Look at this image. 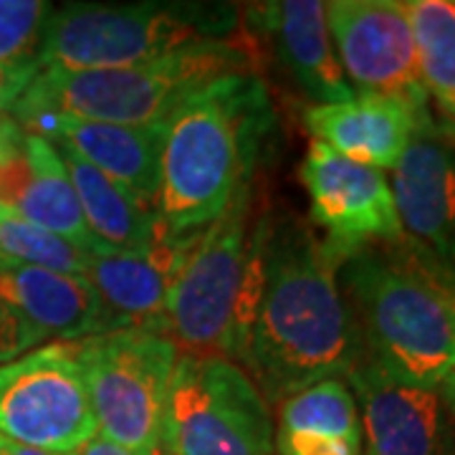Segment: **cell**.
I'll list each match as a JSON object with an SVG mask.
<instances>
[{
	"mask_svg": "<svg viewBox=\"0 0 455 455\" xmlns=\"http://www.w3.org/2000/svg\"><path fill=\"white\" fill-rule=\"evenodd\" d=\"M337 266L296 215L266 212L251 228L230 362L263 400L281 403L322 379H341L362 359Z\"/></svg>",
	"mask_w": 455,
	"mask_h": 455,
	"instance_id": "1",
	"label": "cell"
},
{
	"mask_svg": "<svg viewBox=\"0 0 455 455\" xmlns=\"http://www.w3.org/2000/svg\"><path fill=\"white\" fill-rule=\"evenodd\" d=\"M274 132L268 89L256 71L215 79L164 122L155 230L193 243L245 193Z\"/></svg>",
	"mask_w": 455,
	"mask_h": 455,
	"instance_id": "2",
	"label": "cell"
},
{
	"mask_svg": "<svg viewBox=\"0 0 455 455\" xmlns=\"http://www.w3.org/2000/svg\"><path fill=\"white\" fill-rule=\"evenodd\" d=\"M337 281L362 359L397 382L438 390L455 370V311L405 243L355 248Z\"/></svg>",
	"mask_w": 455,
	"mask_h": 455,
	"instance_id": "3",
	"label": "cell"
},
{
	"mask_svg": "<svg viewBox=\"0 0 455 455\" xmlns=\"http://www.w3.org/2000/svg\"><path fill=\"white\" fill-rule=\"evenodd\" d=\"M241 36L228 3H66L51 8L38 44L41 68H137L205 44Z\"/></svg>",
	"mask_w": 455,
	"mask_h": 455,
	"instance_id": "4",
	"label": "cell"
},
{
	"mask_svg": "<svg viewBox=\"0 0 455 455\" xmlns=\"http://www.w3.org/2000/svg\"><path fill=\"white\" fill-rule=\"evenodd\" d=\"M248 38L178 51L170 59L137 68L59 71L41 68L13 104L18 124L38 114H66L92 122L155 127L188 97L220 76L253 71Z\"/></svg>",
	"mask_w": 455,
	"mask_h": 455,
	"instance_id": "5",
	"label": "cell"
},
{
	"mask_svg": "<svg viewBox=\"0 0 455 455\" xmlns=\"http://www.w3.org/2000/svg\"><path fill=\"white\" fill-rule=\"evenodd\" d=\"M167 455H274V420L253 379L230 359L182 355L163 415Z\"/></svg>",
	"mask_w": 455,
	"mask_h": 455,
	"instance_id": "6",
	"label": "cell"
},
{
	"mask_svg": "<svg viewBox=\"0 0 455 455\" xmlns=\"http://www.w3.org/2000/svg\"><path fill=\"white\" fill-rule=\"evenodd\" d=\"M99 430L132 453L163 451L167 387L178 347L163 331L124 329L79 341Z\"/></svg>",
	"mask_w": 455,
	"mask_h": 455,
	"instance_id": "7",
	"label": "cell"
},
{
	"mask_svg": "<svg viewBox=\"0 0 455 455\" xmlns=\"http://www.w3.org/2000/svg\"><path fill=\"white\" fill-rule=\"evenodd\" d=\"M251 193L238 197L190 245L170 283L164 307L167 337L188 357L230 359L235 311L248 271Z\"/></svg>",
	"mask_w": 455,
	"mask_h": 455,
	"instance_id": "8",
	"label": "cell"
},
{
	"mask_svg": "<svg viewBox=\"0 0 455 455\" xmlns=\"http://www.w3.org/2000/svg\"><path fill=\"white\" fill-rule=\"evenodd\" d=\"M0 435L59 455L99 435L79 341H53L0 364Z\"/></svg>",
	"mask_w": 455,
	"mask_h": 455,
	"instance_id": "9",
	"label": "cell"
},
{
	"mask_svg": "<svg viewBox=\"0 0 455 455\" xmlns=\"http://www.w3.org/2000/svg\"><path fill=\"white\" fill-rule=\"evenodd\" d=\"M326 20L344 76L357 94L403 99L420 112L430 109L405 3L334 0L326 3Z\"/></svg>",
	"mask_w": 455,
	"mask_h": 455,
	"instance_id": "10",
	"label": "cell"
},
{
	"mask_svg": "<svg viewBox=\"0 0 455 455\" xmlns=\"http://www.w3.org/2000/svg\"><path fill=\"white\" fill-rule=\"evenodd\" d=\"M403 243L427 268L455 276V124L427 119L392 170Z\"/></svg>",
	"mask_w": 455,
	"mask_h": 455,
	"instance_id": "11",
	"label": "cell"
},
{
	"mask_svg": "<svg viewBox=\"0 0 455 455\" xmlns=\"http://www.w3.org/2000/svg\"><path fill=\"white\" fill-rule=\"evenodd\" d=\"M314 223L326 233V251L341 260L355 248L370 243H400L392 188L382 170L352 163L322 142H311L299 164Z\"/></svg>",
	"mask_w": 455,
	"mask_h": 455,
	"instance_id": "12",
	"label": "cell"
},
{
	"mask_svg": "<svg viewBox=\"0 0 455 455\" xmlns=\"http://www.w3.org/2000/svg\"><path fill=\"white\" fill-rule=\"evenodd\" d=\"M364 455H455V423L438 390L415 387L359 359L347 374Z\"/></svg>",
	"mask_w": 455,
	"mask_h": 455,
	"instance_id": "13",
	"label": "cell"
},
{
	"mask_svg": "<svg viewBox=\"0 0 455 455\" xmlns=\"http://www.w3.org/2000/svg\"><path fill=\"white\" fill-rule=\"evenodd\" d=\"M20 130L46 140L53 147H66L76 152L82 160L97 167L101 175L124 188L137 203L155 212L164 124L124 127L66 114H38L23 122Z\"/></svg>",
	"mask_w": 455,
	"mask_h": 455,
	"instance_id": "14",
	"label": "cell"
},
{
	"mask_svg": "<svg viewBox=\"0 0 455 455\" xmlns=\"http://www.w3.org/2000/svg\"><path fill=\"white\" fill-rule=\"evenodd\" d=\"M245 23L263 33L299 92L319 104H344L357 97L344 76L322 0H281L248 5Z\"/></svg>",
	"mask_w": 455,
	"mask_h": 455,
	"instance_id": "15",
	"label": "cell"
},
{
	"mask_svg": "<svg viewBox=\"0 0 455 455\" xmlns=\"http://www.w3.org/2000/svg\"><path fill=\"white\" fill-rule=\"evenodd\" d=\"M433 112H420L403 99L357 94L344 104H319L304 114L309 134L352 163L395 170L418 127Z\"/></svg>",
	"mask_w": 455,
	"mask_h": 455,
	"instance_id": "16",
	"label": "cell"
},
{
	"mask_svg": "<svg viewBox=\"0 0 455 455\" xmlns=\"http://www.w3.org/2000/svg\"><path fill=\"white\" fill-rule=\"evenodd\" d=\"M84 278L97 291L101 334L124 329L167 334L164 307L175 268L152 245L145 251H92Z\"/></svg>",
	"mask_w": 455,
	"mask_h": 455,
	"instance_id": "17",
	"label": "cell"
},
{
	"mask_svg": "<svg viewBox=\"0 0 455 455\" xmlns=\"http://www.w3.org/2000/svg\"><path fill=\"white\" fill-rule=\"evenodd\" d=\"M0 301L16 311L41 339L82 341L101 334L97 291L84 276L33 266H3Z\"/></svg>",
	"mask_w": 455,
	"mask_h": 455,
	"instance_id": "18",
	"label": "cell"
},
{
	"mask_svg": "<svg viewBox=\"0 0 455 455\" xmlns=\"http://www.w3.org/2000/svg\"><path fill=\"white\" fill-rule=\"evenodd\" d=\"M362 423L349 385L334 377L278 403V455H364Z\"/></svg>",
	"mask_w": 455,
	"mask_h": 455,
	"instance_id": "19",
	"label": "cell"
},
{
	"mask_svg": "<svg viewBox=\"0 0 455 455\" xmlns=\"http://www.w3.org/2000/svg\"><path fill=\"white\" fill-rule=\"evenodd\" d=\"M82 208L92 251H145L155 238V212L137 203L114 180L82 160L76 152L56 147Z\"/></svg>",
	"mask_w": 455,
	"mask_h": 455,
	"instance_id": "20",
	"label": "cell"
},
{
	"mask_svg": "<svg viewBox=\"0 0 455 455\" xmlns=\"http://www.w3.org/2000/svg\"><path fill=\"white\" fill-rule=\"evenodd\" d=\"M427 97L455 124V0H405Z\"/></svg>",
	"mask_w": 455,
	"mask_h": 455,
	"instance_id": "21",
	"label": "cell"
},
{
	"mask_svg": "<svg viewBox=\"0 0 455 455\" xmlns=\"http://www.w3.org/2000/svg\"><path fill=\"white\" fill-rule=\"evenodd\" d=\"M3 266H33L84 276L86 253L61 235L31 223L20 212L0 205V268Z\"/></svg>",
	"mask_w": 455,
	"mask_h": 455,
	"instance_id": "22",
	"label": "cell"
},
{
	"mask_svg": "<svg viewBox=\"0 0 455 455\" xmlns=\"http://www.w3.org/2000/svg\"><path fill=\"white\" fill-rule=\"evenodd\" d=\"M49 13L51 5L41 0H0V66L38 61Z\"/></svg>",
	"mask_w": 455,
	"mask_h": 455,
	"instance_id": "23",
	"label": "cell"
},
{
	"mask_svg": "<svg viewBox=\"0 0 455 455\" xmlns=\"http://www.w3.org/2000/svg\"><path fill=\"white\" fill-rule=\"evenodd\" d=\"M41 341L44 339L18 316L16 311L5 301H0V364L13 362L20 355L31 352Z\"/></svg>",
	"mask_w": 455,
	"mask_h": 455,
	"instance_id": "24",
	"label": "cell"
},
{
	"mask_svg": "<svg viewBox=\"0 0 455 455\" xmlns=\"http://www.w3.org/2000/svg\"><path fill=\"white\" fill-rule=\"evenodd\" d=\"M41 71V61H28L20 66H0V112L13 109L20 94L31 86V82Z\"/></svg>",
	"mask_w": 455,
	"mask_h": 455,
	"instance_id": "25",
	"label": "cell"
},
{
	"mask_svg": "<svg viewBox=\"0 0 455 455\" xmlns=\"http://www.w3.org/2000/svg\"><path fill=\"white\" fill-rule=\"evenodd\" d=\"M71 455H140V453H132V451H127V448H122V445H116V443H112V440H107L104 435H94L89 443H84L76 453H71ZM149 455H167V453H164V451H157V453H149Z\"/></svg>",
	"mask_w": 455,
	"mask_h": 455,
	"instance_id": "26",
	"label": "cell"
},
{
	"mask_svg": "<svg viewBox=\"0 0 455 455\" xmlns=\"http://www.w3.org/2000/svg\"><path fill=\"white\" fill-rule=\"evenodd\" d=\"M0 455H59V453L38 451V448H31V445H23V443H16V440H8L0 435Z\"/></svg>",
	"mask_w": 455,
	"mask_h": 455,
	"instance_id": "27",
	"label": "cell"
},
{
	"mask_svg": "<svg viewBox=\"0 0 455 455\" xmlns=\"http://www.w3.org/2000/svg\"><path fill=\"white\" fill-rule=\"evenodd\" d=\"M405 248H407V245H405ZM415 260H418V259H415ZM418 263H420V260H418ZM420 266H423L425 271H427V276L433 278V281L438 283L440 289H443V293L448 296V301H451V307H453V311H455V276H448V274L433 271V268H427L425 263H420Z\"/></svg>",
	"mask_w": 455,
	"mask_h": 455,
	"instance_id": "28",
	"label": "cell"
},
{
	"mask_svg": "<svg viewBox=\"0 0 455 455\" xmlns=\"http://www.w3.org/2000/svg\"><path fill=\"white\" fill-rule=\"evenodd\" d=\"M440 397H443V403H445V407H448V412H451V418H453L455 423V370L443 382H440Z\"/></svg>",
	"mask_w": 455,
	"mask_h": 455,
	"instance_id": "29",
	"label": "cell"
},
{
	"mask_svg": "<svg viewBox=\"0 0 455 455\" xmlns=\"http://www.w3.org/2000/svg\"><path fill=\"white\" fill-rule=\"evenodd\" d=\"M16 127V119H11V116H5V114H0V142L5 140V134Z\"/></svg>",
	"mask_w": 455,
	"mask_h": 455,
	"instance_id": "30",
	"label": "cell"
}]
</instances>
